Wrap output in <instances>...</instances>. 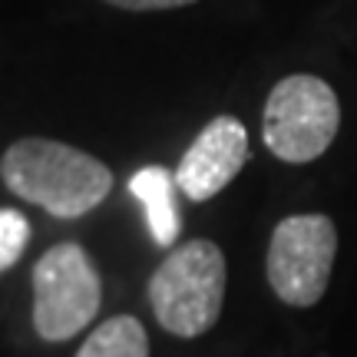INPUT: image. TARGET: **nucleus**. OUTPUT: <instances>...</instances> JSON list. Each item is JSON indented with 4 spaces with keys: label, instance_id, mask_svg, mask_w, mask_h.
<instances>
[{
    "label": "nucleus",
    "instance_id": "obj_10",
    "mask_svg": "<svg viewBox=\"0 0 357 357\" xmlns=\"http://www.w3.org/2000/svg\"><path fill=\"white\" fill-rule=\"evenodd\" d=\"M109 7L119 10H132V13H149V10H176V7H189L195 0H102Z\"/></svg>",
    "mask_w": 357,
    "mask_h": 357
},
{
    "label": "nucleus",
    "instance_id": "obj_4",
    "mask_svg": "<svg viewBox=\"0 0 357 357\" xmlns=\"http://www.w3.org/2000/svg\"><path fill=\"white\" fill-rule=\"evenodd\" d=\"M102 305L100 271L77 242L47 248L33 265V328L43 341H70Z\"/></svg>",
    "mask_w": 357,
    "mask_h": 357
},
{
    "label": "nucleus",
    "instance_id": "obj_1",
    "mask_svg": "<svg viewBox=\"0 0 357 357\" xmlns=\"http://www.w3.org/2000/svg\"><path fill=\"white\" fill-rule=\"evenodd\" d=\"M3 185L30 205L56 218H79L106 202L113 192V172L96 155L70 142L26 136L0 155Z\"/></svg>",
    "mask_w": 357,
    "mask_h": 357
},
{
    "label": "nucleus",
    "instance_id": "obj_7",
    "mask_svg": "<svg viewBox=\"0 0 357 357\" xmlns=\"http://www.w3.org/2000/svg\"><path fill=\"white\" fill-rule=\"evenodd\" d=\"M176 172L166 166H142L136 176L129 178V192L132 199H139L149 231H153V242L169 248L176 245V235L182 231V215H178V202H176Z\"/></svg>",
    "mask_w": 357,
    "mask_h": 357
},
{
    "label": "nucleus",
    "instance_id": "obj_8",
    "mask_svg": "<svg viewBox=\"0 0 357 357\" xmlns=\"http://www.w3.org/2000/svg\"><path fill=\"white\" fill-rule=\"evenodd\" d=\"M77 357H149V337L139 318L132 314H116L96 324Z\"/></svg>",
    "mask_w": 357,
    "mask_h": 357
},
{
    "label": "nucleus",
    "instance_id": "obj_9",
    "mask_svg": "<svg viewBox=\"0 0 357 357\" xmlns=\"http://www.w3.org/2000/svg\"><path fill=\"white\" fill-rule=\"evenodd\" d=\"M30 242V222L17 208H0V271L20 261Z\"/></svg>",
    "mask_w": 357,
    "mask_h": 357
},
{
    "label": "nucleus",
    "instance_id": "obj_6",
    "mask_svg": "<svg viewBox=\"0 0 357 357\" xmlns=\"http://www.w3.org/2000/svg\"><path fill=\"white\" fill-rule=\"evenodd\" d=\"M248 159V129L235 116H215L195 136L176 166L178 192L189 202H208L242 172Z\"/></svg>",
    "mask_w": 357,
    "mask_h": 357
},
{
    "label": "nucleus",
    "instance_id": "obj_3",
    "mask_svg": "<svg viewBox=\"0 0 357 357\" xmlns=\"http://www.w3.org/2000/svg\"><path fill=\"white\" fill-rule=\"evenodd\" d=\"M337 129H341V102L321 77L291 73L278 79L268 93L261 136L268 153L281 162L305 166L321 159L331 149Z\"/></svg>",
    "mask_w": 357,
    "mask_h": 357
},
{
    "label": "nucleus",
    "instance_id": "obj_5",
    "mask_svg": "<svg viewBox=\"0 0 357 357\" xmlns=\"http://www.w3.org/2000/svg\"><path fill=\"white\" fill-rule=\"evenodd\" d=\"M337 255V229L328 215L305 212V215L281 218L271 242H268V284L284 305L314 307L328 291Z\"/></svg>",
    "mask_w": 357,
    "mask_h": 357
},
{
    "label": "nucleus",
    "instance_id": "obj_2",
    "mask_svg": "<svg viewBox=\"0 0 357 357\" xmlns=\"http://www.w3.org/2000/svg\"><path fill=\"white\" fill-rule=\"evenodd\" d=\"M225 255L208 238L176 245L149 278V305L155 321L176 337H199L222 314Z\"/></svg>",
    "mask_w": 357,
    "mask_h": 357
}]
</instances>
